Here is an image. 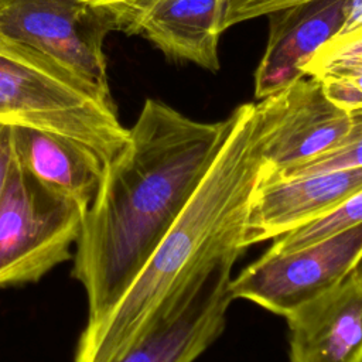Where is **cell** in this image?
I'll use <instances>...</instances> for the list:
<instances>
[{"mask_svg":"<svg viewBox=\"0 0 362 362\" xmlns=\"http://www.w3.org/2000/svg\"><path fill=\"white\" fill-rule=\"evenodd\" d=\"M113 14L88 0H0V52L112 99L105 38Z\"/></svg>","mask_w":362,"mask_h":362,"instance_id":"3957f363","label":"cell"},{"mask_svg":"<svg viewBox=\"0 0 362 362\" xmlns=\"http://www.w3.org/2000/svg\"><path fill=\"white\" fill-rule=\"evenodd\" d=\"M349 129L334 148L315 157L311 161H307L298 167L291 168L277 180H287L300 175L362 167V107L349 110Z\"/></svg>","mask_w":362,"mask_h":362,"instance_id":"2e32d148","label":"cell"},{"mask_svg":"<svg viewBox=\"0 0 362 362\" xmlns=\"http://www.w3.org/2000/svg\"><path fill=\"white\" fill-rule=\"evenodd\" d=\"M255 113L264 161L262 184L329 151L351 124L349 110L332 102L310 75L260 99Z\"/></svg>","mask_w":362,"mask_h":362,"instance_id":"ba28073f","label":"cell"},{"mask_svg":"<svg viewBox=\"0 0 362 362\" xmlns=\"http://www.w3.org/2000/svg\"><path fill=\"white\" fill-rule=\"evenodd\" d=\"M225 0H156L137 20L134 33L168 58L219 69L218 44Z\"/></svg>","mask_w":362,"mask_h":362,"instance_id":"4fadbf2b","label":"cell"},{"mask_svg":"<svg viewBox=\"0 0 362 362\" xmlns=\"http://www.w3.org/2000/svg\"><path fill=\"white\" fill-rule=\"evenodd\" d=\"M232 129L198 189L110 313L83 328L75 362H113L136 339L154 310L216 255L243 250L242 226L264 171L255 103L233 110Z\"/></svg>","mask_w":362,"mask_h":362,"instance_id":"7a4b0ae2","label":"cell"},{"mask_svg":"<svg viewBox=\"0 0 362 362\" xmlns=\"http://www.w3.org/2000/svg\"><path fill=\"white\" fill-rule=\"evenodd\" d=\"M304 74L317 78L341 107H362V28L321 45L304 65Z\"/></svg>","mask_w":362,"mask_h":362,"instance_id":"5bb4252c","label":"cell"},{"mask_svg":"<svg viewBox=\"0 0 362 362\" xmlns=\"http://www.w3.org/2000/svg\"><path fill=\"white\" fill-rule=\"evenodd\" d=\"M307 0H225L222 30Z\"/></svg>","mask_w":362,"mask_h":362,"instance_id":"e0dca14e","label":"cell"},{"mask_svg":"<svg viewBox=\"0 0 362 362\" xmlns=\"http://www.w3.org/2000/svg\"><path fill=\"white\" fill-rule=\"evenodd\" d=\"M362 262V222L288 253L266 252L233 280V300L259 304L287 317L328 291Z\"/></svg>","mask_w":362,"mask_h":362,"instance_id":"52a82bcc","label":"cell"},{"mask_svg":"<svg viewBox=\"0 0 362 362\" xmlns=\"http://www.w3.org/2000/svg\"><path fill=\"white\" fill-rule=\"evenodd\" d=\"M92 4L106 7L115 17L117 31L133 34L140 16L156 0H88Z\"/></svg>","mask_w":362,"mask_h":362,"instance_id":"ac0fdd59","label":"cell"},{"mask_svg":"<svg viewBox=\"0 0 362 362\" xmlns=\"http://www.w3.org/2000/svg\"><path fill=\"white\" fill-rule=\"evenodd\" d=\"M362 222V188L354 192L348 199L339 204L327 215L311 221L310 223L293 229L273 239L267 252L288 253L325 238H329L341 230L349 229Z\"/></svg>","mask_w":362,"mask_h":362,"instance_id":"9a60e30c","label":"cell"},{"mask_svg":"<svg viewBox=\"0 0 362 362\" xmlns=\"http://www.w3.org/2000/svg\"><path fill=\"white\" fill-rule=\"evenodd\" d=\"M14 163L11 124L0 123V197Z\"/></svg>","mask_w":362,"mask_h":362,"instance_id":"d6986e66","label":"cell"},{"mask_svg":"<svg viewBox=\"0 0 362 362\" xmlns=\"http://www.w3.org/2000/svg\"><path fill=\"white\" fill-rule=\"evenodd\" d=\"M0 123L30 126L71 139L106 165L129 143L113 99L0 52Z\"/></svg>","mask_w":362,"mask_h":362,"instance_id":"277c9868","label":"cell"},{"mask_svg":"<svg viewBox=\"0 0 362 362\" xmlns=\"http://www.w3.org/2000/svg\"><path fill=\"white\" fill-rule=\"evenodd\" d=\"M18 164L48 189L89 208L106 164L82 144L30 126H11Z\"/></svg>","mask_w":362,"mask_h":362,"instance_id":"7c38bea8","label":"cell"},{"mask_svg":"<svg viewBox=\"0 0 362 362\" xmlns=\"http://www.w3.org/2000/svg\"><path fill=\"white\" fill-rule=\"evenodd\" d=\"M242 252L216 255L198 267L161 301L113 362H194L223 331L233 301L230 273Z\"/></svg>","mask_w":362,"mask_h":362,"instance_id":"8992f818","label":"cell"},{"mask_svg":"<svg viewBox=\"0 0 362 362\" xmlns=\"http://www.w3.org/2000/svg\"><path fill=\"white\" fill-rule=\"evenodd\" d=\"M85 212L44 187L14 156L0 197V287L37 281L69 260Z\"/></svg>","mask_w":362,"mask_h":362,"instance_id":"5b68a950","label":"cell"},{"mask_svg":"<svg viewBox=\"0 0 362 362\" xmlns=\"http://www.w3.org/2000/svg\"><path fill=\"white\" fill-rule=\"evenodd\" d=\"M361 28H362V0H349L345 23L337 35L349 34Z\"/></svg>","mask_w":362,"mask_h":362,"instance_id":"ffe728a7","label":"cell"},{"mask_svg":"<svg viewBox=\"0 0 362 362\" xmlns=\"http://www.w3.org/2000/svg\"><path fill=\"white\" fill-rule=\"evenodd\" d=\"M235 120H192L147 99L126 148L103 171L75 243L72 277L86 294L85 328L117 304L175 223Z\"/></svg>","mask_w":362,"mask_h":362,"instance_id":"6da1fadb","label":"cell"},{"mask_svg":"<svg viewBox=\"0 0 362 362\" xmlns=\"http://www.w3.org/2000/svg\"><path fill=\"white\" fill-rule=\"evenodd\" d=\"M362 188V167L260 184L252 194L239 246L274 239L334 211Z\"/></svg>","mask_w":362,"mask_h":362,"instance_id":"9c48e42d","label":"cell"},{"mask_svg":"<svg viewBox=\"0 0 362 362\" xmlns=\"http://www.w3.org/2000/svg\"><path fill=\"white\" fill-rule=\"evenodd\" d=\"M286 318L290 362H362V262Z\"/></svg>","mask_w":362,"mask_h":362,"instance_id":"30bf717a","label":"cell"},{"mask_svg":"<svg viewBox=\"0 0 362 362\" xmlns=\"http://www.w3.org/2000/svg\"><path fill=\"white\" fill-rule=\"evenodd\" d=\"M349 0H307L269 14V40L255 74V96L263 99L304 76V65L335 37Z\"/></svg>","mask_w":362,"mask_h":362,"instance_id":"8fae6325","label":"cell"}]
</instances>
